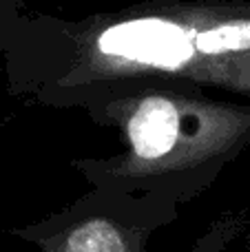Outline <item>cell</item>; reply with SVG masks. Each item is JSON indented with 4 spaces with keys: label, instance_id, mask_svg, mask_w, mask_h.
<instances>
[{
    "label": "cell",
    "instance_id": "7a4b0ae2",
    "mask_svg": "<svg viewBox=\"0 0 250 252\" xmlns=\"http://www.w3.org/2000/svg\"><path fill=\"white\" fill-rule=\"evenodd\" d=\"M66 109L84 111L124 144L118 155L71 159V168L100 190L188 204L250 146V104L184 80L89 89Z\"/></svg>",
    "mask_w": 250,
    "mask_h": 252
},
{
    "label": "cell",
    "instance_id": "277c9868",
    "mask_svg": "<svg viewBox=\"0 0 250 252\" xmlns=\"http://www.w3.org/2000/svg\"><path fill=\"white\" fill-rule=\"evenodd\" d=\"M27 11V0H0V53L11 44Z\"/></svg>",
    "mask_w": 250,
    "mask_h": 252
},
{
    "label": "cell",
    "instance_id": "3957f363",
    "mask_svg": "<svg viewBox=\"0 0 250 252\" xmlns=\"http://www.w3.org/2000/svg\"><path fill=\"white\" fill-rule=\"evenodd\" d=\"M180 206L157 197H133L91 188L73 204L11 235L42 252H149L155 230L173 223ZM250 223V215H226L190 252H219Z\"/></svg>",
    "mask_w": 250,
    "mask_h": 252
},
{
    "label": "cell",
    "instance_id": "6da1fadb",
    "mask_svg": "<svg viewBox=\"0 0 250 252\" xmlns=\"http://www.w3.org/2000/svg\"><path fill=\"white\" fill-rule=\"evenodd\" d=\"M2 56L7 91L49 109L89 89L151 80L213 89L250 58V2L144 0L84 18L27 11Z\"/></svg>",
    "mask_w": 250,
    "mask_h": 252
}]
</instances>
